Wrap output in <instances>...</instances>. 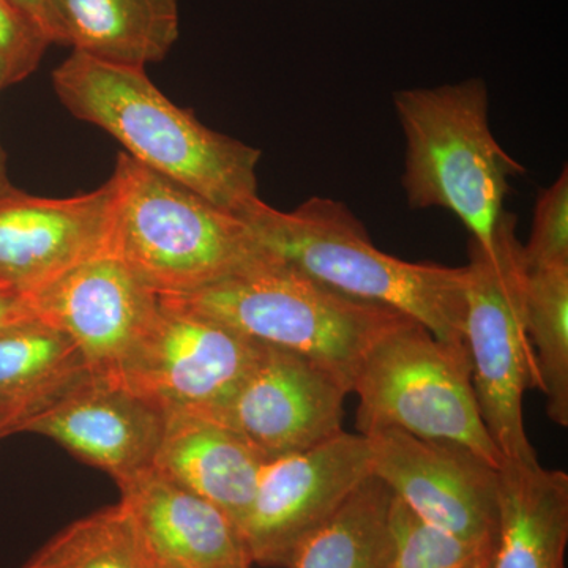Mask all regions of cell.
I'll use <instances>...</instances> for the list:
<instances>
[{"label": "cell", "instance_id": "1", "mask_svg": "<svg viewBox=\"0 0 568 568\" xmlns=\"http://www.w3.org/2000/svg\"><path fill=\"white\" fill-rule=\"evenodd\" d=\"M52 88L74 118L110 133L126 155L224 211L244 216L261 200L260 149L205 126L171 102L145 69L73 50L52 71Z\"/></svg>", "mask_w": 568, "mask_h": 568}, {"label": "cell", "instance_id": "2", "mask_svg": "<svg viewBox=\"0 0 568 568\" xmlns=\"http://www.w3.org/2000/svg\"><path fill=\"white\" fill-rule=\"evenodd\" d=\"M242 219L265 250L304 274L351 297L390 306L439 342L467 351L466 265L390 256L373 244L346 204L328 197H310L291 212L260 200Z\"/></svg>", "mask_w": 568, "mask_h": 568}, {"label": "cell", "instance_id": "3", "mask_svg": "<svg viewBox=\"0 0 568 568\" xmlns=\"http://www.w3.org/2000/svg\"><path fill=\"white\" fill-rule=\"evenodd\" d=\"M164 301L230 325L261 345L304 355L338 377L351 394L377 339L413 320L390 306L339 293L268 250L222 282Z\"/></svg>", "mask_w": 568, "mask_h": 568}, {"label": "cell", "instance_id": "4", "mask_svg": "<svg viewBox=\"0 0 568 568\" xmlns=\"http://www.w3.org/2000/svg\"><path fill=\"white\" fill-rule=\"evenodd\" d=\"M111 256L162 298L185 297L242 271L265 248L242 216L119 152Z\"/></svg>", "mask_w": 568, "mask_h": 568}, {"label": "cell", "instance_id": "5", "mask_svg": "<svg viewBox=\"0 0 568 568\" xmlns=\"http://www.w3.org/2000/svg\"><path fill=\"white\" fill-rule=\"evenodd\" d=\"M406 138L403 174L410 209H447L470 237L488 244L510 179L526 173L489 126L488 89L481 80L395 93Z\"/></svg>", "mask_w": 568, "mask_h": 568}, {"label": "cell", "instance_id": "6", "mask_svg": "<svg viewBox=\"0 0 568 568\" xmlns=\"http://www.w3.org/2000/svg\"><path fill=\"white\" fill-rule=\"evenodd\" d=\"M465 339L481 420L504 462L534 465L525 395L540 390L526 323V271L517 216L503 211L488 244L470 237Z\"/></svg>", "mask_w": 568, "mask_h": 568}, {"label": "cell", "instance_id": "7", "mask_svg": "<svg viewBox=\"0 0 568 568\" xmlns=\"http://www.w3.org/2000/svg\"><path fill=\"white\" fill-rule=\"evenodd\" d=\"M353 394L361 435L398 429L457 444L497 469L503 466L478 409L469 354L439 342L417 321L377 339L358 368Z\"/></svg>", "mask_w": 568, "mask_h": 568}, {"label": "cell", "instance_id": "8", "mask_svg": "<svg viewBox=\"0 0 568 568\" xmlns=\"http://www.w3.org/2000/svg\"><path fill=\"white\" fill-rule=\"evenodd\" d=\"M261 351L230 325L160 298L159 315L111 381L166 414L201 410L226 398Z\"/></svg>", "mask_w": 568, "mask_h": 568}, {"label": "cell", "instance_id": "9", "mask_svg": "<svg viewBox=\"0 0 568 568\" xmlns=\"http://www.w3.org/2000/svg\"><path fill=\"white\" fill-rule=\"evenodd\" d=\"M351 392L304 355L263 345L226 398L200 414L223 425L264 459L297 454L343 432Z\"/></svg>", "mask_w": 568, "mask_h": 568}, {"label": "cell", "instance_id": "10", "mask_svg": "<svg viewBox=\"0 0 568 568\" xmlns=\"http://www.w3.org/2000/svg\"><path fill=\"white\" fill-rule=\"evenodd\" d=\"M372 476L368 437L345 429L306 450L267 459L241 523L253 564L286 568L298 545Z\"/></svg>", "mask_w": 568, "mask_h": 568}, {"label": "cell", "instance_id": "11", "mask_svg": "<svg viewBox=\"0 0 568 568\" xmlns=\"http://www.w3.org/2000/svg\"><path fill=\"white\" fill-rule=\"evenodd\" d=\"M373 476L433 528L491 549L499 510V469L469 448L398 429L366 436Z\"/></svg>", "mask_w": 568, "mask_h": 568}, {"label": "cell", "instance_id": "12", "mask_svg": "<svg viewBox=\"0 0 568 568\" xmlns=\"http://www.w3.org/2000/svg\"><path fill=\"white\" fill-rule=\"evenodd\" d=\"M33 315L63 332L92 376L114 379L159 315L160 297L111 254L28 294Z\"/></svg>", "mask_w": 568, "mask_h": 568}, {"label": "cell", "instance_id": "13", "mask_svg": "<svg viewBox=\"0 0 568 568\" xmlns=\"http://www.w3.org/2000/svg\"><path fill=\"white\" fill-rule=\"evenodd\" d=\"M111 181L70 197L0 192V275L32 293L78 265L111 254Z\"/></svg>", "mask_w": 568, "mask_h": 568}, {"label": "cell", "instance_id": "14", "mask_svg": "<svg viewBox=\"0 0 568 568\" xmlns=\"http://www.w3.org/2000/svg\"><path fill=\"white\" fill-rule=\"evenodd\" d=\"M166 413L112 381L91 376L20 432L50 437L115 484L153 466Z\"/></svg>", "mask_w": 568, "mask_h": 568}, {"label": "cell", "instance_id": "15", "mask_svg": "<svg viewBox=\"0 0 568 568\" xmlns=\"http://www.w3.org/2000/svg\"><path fill=\"white\" fill-rule=\"evenodd\" d=\"M153 560L171 568H252L237 523L151 466L118 481Z\"/></svg>", "mask_w": 568, "mask_h": 568}, {"label": "cell", "instance_id": "16", "mask_svg": "<svg viewBox=\"0 0 568 568\" xmlns=\"http://www.w3.org/2000/svg\"><path fill=\"white\" fill-rule=\"evenodd\" d=\"M265 462L223 425L174 410L166 414L153 467L222 508L241 528Z\"/></svg>", "mask_w": 568, "mask_h": 568}, {"label": "cell", "instance_id": "17", "mask_svg": "<svg viewBox=\"0 0 568 568\" xmlns=\"http://www.w3.org/2000/svg\"><path fill=\"white\" fill-rule=\"evenodd\" d=\"M567 545V473L504 462L488 568H566Z\"/></svg>", "mask_w": 568, "mask_h": 568}, {"label": "cell", "instance_id": "18", "mask_svg": "<svg viewBox=\"0 0 568 568\" xmlns=\"http://www.w3.org/2000/svg\"><path fill=\"white\" fill-rule=\"evenodd\" d=\"M91 376L69 336L40 317L0 331V416L13 433Z\"/></svg>", "mask_w": 568, "mask_h": 568}, {"label": "cell", "instance_id": "19", "mask_svg": "<svg viewBox=\"0 0 568 568\" xmlns=\"http://www.w3.org/2000/svg\"><path fill=\"white\" fill-rule=\"evenodd\" d=\"M69 47L141 67L166 59L181 36V0H61Z\"/></svg>", "mask_w": 568, "mask_h": 568}, {"label": "cell", "instance_id": "20", "mask_svg": "<svg viewBox=\"0 0 568 568\" xmlns=\"http://www.w3.org/2000/svg\"><path fill=\"white\" fill-rule=\"evenodd\" d=\"M394 493L372 476L295 549L286 568H390Z\"/></svg>", "mask_w": 568, "mask_h": 568}, {"label": "cell", "instance_id": "21", "mask_svg": "<svg viewBox=\"0 0 568 568\" xmlns=\"http://www.w3.org/2000/svg\"><path fill=\"white\" fill-rule=\"evenodd\" d=\"M125 504L77 519L43 545L22 568H153Z\"/></svg>", "mask_w": 568, "mask_h": 568}, {"label": "cell", "instance_id": "22", "mask_svg": "<svg viewBox=\"0 0 568 568\" xmlns=\"http://www.w3.org/2000/svg\"><path fill=\"white\" fill-rule=\"evenodd\" d=\"M526 323L548 417L568 428V265L528 272Z\"/></svg>", "mask_w": 568, "mask_h": 568}, {"label": "cell", "instance_id": "23", "mask_svg": "<svg viewBox=\"0 0 568 568\" xmlns=\"http://www.w3.org/2000/svg\"><path fill=\"white\" fill-rule=\"evenodd\" d=\"M394 559L390 568H485L491 549L426 525L394 496Z\"/></svg>", "mask_w": 568, "mask_h": 568}, {"label": "cell", "instance_id": "24", "mask_svg": "<svg viewBox=\"0 0 568 568\" xmlns=\"http://www.w3.org/2000/svg\"><path fill=\"white\" fill-rule=\"evenodd\" d=\"M526 271L568 265V171L538 194L529 242L523 245Z\"/></svg>", "mask_w": 568, "mask_h": 568}, {"label": "cell", "instance_id": "25", "mask_svg": "<svg viewBox=\"0 0 568 568\" xmlns=\"http://www.w3.org/2000/svg\"><path fill=\"white\" fill-rule=\"evenodd\" d=\"M51 41L11 0H0V91L39 69Z\"/></svg>", "mask_w": 568, "mask_h": 568}, {"label": "cell", "instance_id": "26", "mask_svg": "<svg viewBox=\"0 0 568 568\" xmlns=\"http://www.w3.org/2000/svg\"><path fill=\"white\" fill-rule=\"evenodd\" d=\"M52 43L69 47L61 0H11Z\"/></svg>", "mask_w": 568, "mask_h": 568}, {"label": "cell", "instance_id": "27", "mask_svg": "<svg viewBox=\"0 0 568 568\" xmlns=\"http://www.w3.org/2000/svg\"><path fill=\"white\" fill-rule=\"evenodd\" d=\"M36 317L28 294L13 286H0V331Z\"/></svg>", "mask_w": 568, "mask_h": 568}, {"label": "cell", "instance_id": "28", "mask_svg": "<svg viewBox=\"0 0 568 568\" xmlns=\"http://www.w3.org/2000/svg\"><path fill=\"white\" fill-rule=\"evenodd\" d=\"M10 186L11 182L9 174H7V156L6 152H3L2 144H0V192L10 189Z\"/></svg>", "mask_w": 568, "mask_h": 568}, {"label": "cell", "instance_id": "29", "mask_svg": "<svg viewBox=\"0 0 568 568\" xmlns=\"http://www.w3.org/2000/svg\"><path fill=\"white\" fill-rule=\"evenodd\" d=\"M9 435H13V425L9 418L0 416V440Z\"/></svg>", "mask_w": 568, "mask_h": 568}, {"label": "cell", "instance_id": "30", "mask_svg": "<svg viewBox=\"0 0 568 568\" xmlns=\"http://www.w3.org/2000/svg\"><path fill=\"white\" fill-rule=\"evenodd\" d=\"M0 286H11V284L7 282V280L3 278L2 275H0Z\"/></svg>", "mask_w": 568, "mask_h": 568}, {"label": "cell", "instance_id": "31", "mask_svg": "<svg viewBox=\"0 0 568 568\" xmlns=\"http://www.w3.org/2000/svg\"><path fill=\"white\" fill-rule=\"evenodd\" d=\"M153 568H171V567L162 566V564L155 562V567H153Z\"/></svg>", "mask_w": 568, "mask_h": 568}, {"label": "cell", "instance_id": "32", "mask_svg": "<svg viewBox=\"0 0 568 568\" xmlns=\"http://www.w3.org/2000/svg\"><path fill=\"white\" fill-rule=\"evenodd\" d=\"M488 566H489V564H488ZM488 566H487V567H485V568H488Z\"/></svg>", "mask_w": 568, "mask_h": 568}]
</instances>
